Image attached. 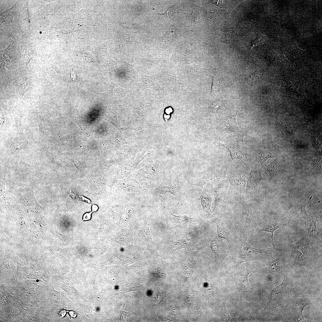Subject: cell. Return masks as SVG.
<instances>
[{"label":"cell","mask_w":322,"mask_h":322,"mask_svg":"<svg viewBox=\"0 0 322 322\" xmlns=\"http://www.w3.org/2000/svg\"><path fill=\"white\" fill-rule=\"evenodd\" d=\"M211 143L217 146L225 147L229 151L232 160L239 159L244 164L248 148L244 144L242 137L229 135L225 137L222 142Z\"/></svg>","instance_id":"1"},{"label":"cell","mask_w":322,"mask_h":322,"mask_svg":"<svg viewBox=\"0 0 322 322\" xmlns=\"http://www.w3.org/2000/svg\"><path fill=\"white\" fill-rule=\"evenodd\" d=\"M247 239L244 237L239 239L234 248L240 263L260 258L269 252L268 249H258L253 247L247 243Z\"/></svg>","instance_id":"2"},{"label":"cell","mask_w":322,"mask_h":322,"mask_svg":"<svg viewBox=\"0 0 322 322\" xmlns=\"http://www.w3.org/2000/svg\"><path fill=\"white\" fill-rule=\"evenodd\" d=\"M251 272L244 267H241L238 269L236 274V283L240 292V299L245 302H247L248 296L252 290L248 281V276Z\"/></svg>","instance_id":"3"},{"label":"cell","mask_w":322,"mask_h":322,"mask_svg":"<svg viewBox=\"0 0 322 322\" xmlns=\"http://www.w3.org/2000/svg\"><path fill=\"white\" fill-rule=\"evenodd\" d=\"M312 244L311 240L306 237H302L295 243L291 244L292 257L296 261L306 258L312 249Z\"/></svg>","instance_id":"4"},{"label":"cell","mask_w":322,"mask_h":322,"mask_svg":"<svg viewBox=\"0 0 322 322\" xmlns=\"http://www.w3.org/2000/svg\"><path fill=\"white\" fill-rule=\"evenodd\" d=\"M230 186L240 193L244 191L246 183V173L241 170L231 169L227 174Z\"/></svg>","instance_id":"5"},{"label":"cell","mask_w":322,"mask_h":322,"mask_svg":"<svg viewBox=\"0 0 322 322\" xmlns=\"http://www.w3.org/2000/svg\"><path fill=\"white\" fill-rule=\"evenodd\" d=\"M236 206L242 226L245 228L249 227L251 222L253 213L251 206L242 199L239 202H236Z\"/></svg>","instance_id":"6"},{"label":"cell","mask_w":322,"mask_h":322,"mask_svg":"<svg viewBox=\"0 0 322 322\" xmlns=\"http://www.w3.org/2000/svg\"><path fill=\"white\" fill-rule=\"evenodd\" d=\"M167 208L168 215V219L167 222L168 229L184 228L194 221L193 218L189 217L186 215L175 216L172 213L168 207Z\"/></svg>","instance_id":"7"},{"label":"cell","mask_w":322,"mask_h":322,"mask_svg":"<svg viewBox=\"0 0 322 322\" xmlns=\"http://www.w3.org/2000/svg\"><path fill=\"white\" fill-rule=\"evenodd\" d=\"M286 225L285 221L283 219L275 218H270L264 224L260 230L262 231L271 233L272 234V242L273 249L277 251L280 250L275 245L273 241L274 233L278 229L282 228Z\"/></svg>","instance_id":"8"},{"label":"cell","mask_w":322,"mask_h":322,"mask_svg":"<svg viewBox=\"0 0 322 322\" xmlns=\"http://www.w3.org/2000/svg\"><path fill=\"white\" fill-rule=\"evenodd\" d=\"M309 201L304 202L301 205V213L302 219L304 222L309 237L312 238H317L319 236V233L317 230L316 223L317 220L312 216H309L306 210V207Z\"/></svg>","instance_id":"9"},{"label":"cell","mask_w":322,"mask_h":322,"mask_svg":"<svg viewBox=\"0 0 322 322\" xmlns=\"http://www.w3.org/2000/svg\"><path fill=\"white\" fill-rule=\"evenodd\" d=\"M217 227L218 237L225 239L230 245L234 240V234L232 226L222 221H214Z\"/></svg>","instance_id":"10"},{"label":"cell","mask_w":322,"mask_h":322,"mask_svg":"<svg viewBox=\"0 0 322 322\" xmlns=\"http://www.w3.org/2000/svg\"><path fill=\"white\" fill-rule=\"evenodd\" d=\"M263 179L261 175V170L258 166L252 167L246 188L247 191L255 188Z\"/></svg>","instance_id":"11"},{"label":"cell","mask_w":322,"mask_h":322,"mask_svg":"<svg viewBox=\"0 0 322 322\" xmlns=\"http://www.w3.org/2000/svg\"><path fill=\"white\" fill-rule=\"evenodd\" d=\"M300 126V123L292 119L282 121L279 124V126L286 134L296 139V132Z\"/></svg>","instance_id":"12"},{"label":"cell","mask_w":322,"mask_h":322,"mask_svg":"<svg viewBox=\"0 0 322 322\" xmlns=\"http://www.w3.org/2000/svg\"><path fill=\"white\" fill-rule=\"evenodd\" d=\"M237 114V112L230 114L224 120L223 130L225 134L240 132V130L237 126L236 121Z\"/></svg>","instance_id":"13"},{"label":"cell","mask_w":322,"mask_h":322,"mask_svg":"<svg viewBox=\"0 0 322 322\" xmlns=\"http://www.w3.org/2000/svg\"><path fill=\"white\" fill-rule=\"evenodd\" d=\"M279 163L277 158L267 165L264 174V179L271 180L275 178L279 172Z\"/></svg>","instance_id":"14"},{"label":"cell","mask_w":322,"mask_h":322,"mask_svg":"<svg viewBox=\"0 0 322 322\" xmlns=\"http://www.w3.org/2000/svg\"><path fill=\"white\" fill-rule=\"evenodd\" d=\"M209 193L208 190L203 189L199 199L201 202L203 211L210 215L212 213L211 210L212 199Z\"/></svg>","instance_id":"15"},{"label":"cell","mask_w":322,"mask_h":322,"mask_svg":"<svg viewBox=\"0 0 322 322\" xmlns=\"http://www.w3.org/2000/svg\"><path fill=\"white\" fill-rule=\"evenodd\" d=\"M277 156L270 150L263 149L260 150L258 153L257 161L262 165L268 159L275 157Z\"/></svg>","instance_id":"16"},{"label":"cell","mask_w":322,"mask_h":322,"mask_svg":"<svg viewBox=\"0 0 322 322\" xmlns=\"http://www.w3.org/2000/svg\"><path fill=\"white\" fill-rule=\"evenodd\" d=\"M283 282V281L281 284L272 290L270 292V300L264 309H266L269 306H272L273 303L278 300L279 297H280Z\"/></svg>","instance_id":"17"},{"label":"cell","mask_w":322,"mask_h":322,"mask_svg":"<svg viewBox=\"0 0 322 322\" xmlns=\"http://www.w3.org/2000/svg\"><path fill=\"white\" fill-rule=\"evenodd\" d=\"M188 239L187 237H181L174 240L171 244V248L172 252L178 249L185 248Z\"/></svg>","instance_id":"18"},{"label":"cell","mask_w":322,"mask_h":322,"mask_svg":"<svg viewBox=\"0 0 322 322\" xmlns=\"http://www.w3.org/2000/svg\"><path fill=\"white\" fill-rule=\"evenodd\" d=\"M283 265L282 260L279 258H277L268 263V268L270 272H275L280 270Z\"/></svg>","instance_id":"19"},{"label":"cell","mask_w":322,"mask_h":322,"mask_svg":"<svg viewBox=\"0 0 322 322\" xmlns=\"http://www.w3.org/2000/svg\"><path fill=\"white\" fill-rule=\"evenodd\" d=\"M140 230L141 237H142L145 241H151L153 242L150 232L149 229V226L146 223V222H145L143 225L140 228Z\"/></svg>","instance_id":"20"},{"label":"cell","mask_w":322,"mask_h":322,"mask_svg":"<svg viewBox=\"0 0 322 322\" xmlns=\"http://www.w3.org/2000/svg\"><path fill=\"white\" fill-rule=\"evenodd\" d=\"M260 78V77L256 70L254 72L248 76L246 79V80L249 84L252 85L257 81Z\"/></svg>","instance_id":"21"},{"label":"cell","mask_w":322,"mask_h":322,"mask_svg":"<svg viewBox=\"0 0 322 322\" xmlns=\"http://www.w3.org/2000/svg\"><path fill=\"white\" fill-rule=\"evenodd\" d=\"M174 32L172 30L168 32L163 37L165 43L169 44L172 42L174 38Z\"/></svg>","instance_id":"22"},{"label":"cell","mask_w":322,"mask_h":322,"mask_svg":"<svg viewBox=\"0 0 322 322\" xmlns=\"http://www.w3.org/2000/svg\"><path fill=\"white\" fill-rule=\"evenodd\" d=\"M210 247L212 250L215 253H217L220 249L219 246L218 240L215 239H213L211 240Z\"/></svg>","instance_id":"23"},{"label":"cell","mask_w":322,"mask_h":322,"mask_svg":"<svg viewBox=\"0 0 322 322\" xmlns=\"http://www.w3.org/2000/svg\"><path fill=\"white\" fill-rule=\"evenodd\" d=\"M212 78V84L211 92L212 94H213L217 89V87L220 85V84L215 75L213 76Z\"/></svg>","instance_id":"24"},{"label":"cell","mask_w":322,"mask_h":322,"mask_svg":"<svg viewBox=\"0 0 322 322\" xmlns=\"http://www.w3.org/2000/svg\"><path fill=\"white\" fill-rule=\"evenodd\" d=\"M93 212H94L92 210L90 212L85 213L83 216L82 220L81 222L90 220L91 219V214Z\"/></svg>","instance_id":"25"},{"label":"cell","mask_w":322,"mask_h":322,"mask_svg":"<svg viewBox=\"0 0 322 322\" xmlns=\"http://www.w3.org/2000/svg\"><path fill=\"white\" fill-rule=\"evenodd\" d=\"M98 209L97 205L95 204H93L92 206V210L94 212H96Z\"/></svg>","instance_id":"26"},{"label":"cell","mask_w":322,"mask_h":322,"mask_svg":"<svg viewBox=\"0 0 322 322\" xmlns=\"http://www.w3.org/2000/svg\"><path fill=\"white\" fill-rule=\"evenodd\" d=\"M66 314V311L65 310L61 311L59 314V315L61 318H62L65 316Z\"/></svg>","instance_id":"27"},{"label":"cell","mask_w":322,"mask_h":322,"mask_svg":"<svg viewBox=\"0 0 322 322\" xmlns=\"http://www.w3.org/2000/svg\"><path fill=\"white\" fill-rule=\"evenodd\" d=\"M69 313L70 316L72 317L75 318L76 316V313L74 311H70L69 312Z\"/></svg>","instance_id":"28"}]
</instances>
